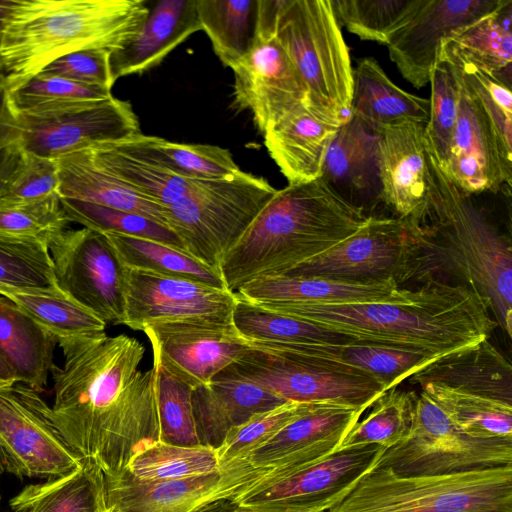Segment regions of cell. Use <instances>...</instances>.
Wrapping results in <instances>:
<instances>
[{
  "instance_id": "obj_8",
  "label": "cell",
  "mask_w": 512,
  "mask_h": 512,
  "mask_svg": "<svg viewBox=\"0 0 512 512\" xmlns=\"http://www.w3.org/2000/svg\"><path fill=\"white\" fill-rule=\"evenodd\" d=\"M276 191L265 178L242 170L222 179H192L187 192L165 207L167 225L187 253L219 271L225 253Z\"/></svg>"
},
{
  "instance_id": "obj_55",
  "label": "cell",
  "mask_w": 512,
  "mask_h": 512,
  "mask_svg": "<svg viewBox=\"0 0 512 512\" xmlns=\"http://www.w3.org/2000/svg\"><path fill=\"white\" fill-rule=\"evenodd\" d=\"M24 152L14 141L0 142V193L9 184L18 170Z\"/></svg>"
},
{
  "instance_id": "obj_58",
  "label": "cell",
  "mask_w": 512,
  "mask_h": 512,
  "mask_svg": "<svg viewBox=\"0 0 512 512\" xmlns=\"http://www.w3.org/2000/svg\"><path fill=\"white\" fill-rule=\"evenodd\" d=\"M10 4V0H0V37H1V29H2V20L8 9ZM2 71L1 59H0V75Z\"/></svg>"
},
{
  "instance_id": "obj_53",
  "label": "cell",
  "mask_w": 512,
  "mask_h": 512,
  "mask_svg": "<svg viewBox=\"0 0 512 512\" xmlns=\"http://www.w3.org/2000/svg\"><path fill=\"white\" fill-rule=\"evenodd\" d=\"M57 195L59 177L56 160L24 152L18 170L0 193V208L22 206Z\"/></svg>"
},
{
  "instance_id": "obj_42",
  "label": "cell",
  "mask_w": 512,
  "mask_h": 512,
  "mask_svg": "<svg viewBox=\"0 0 512 512\" xmlns=\"http://www.w3.org/2000/svg\"><path fill=\"white\" fill-rule=\"evenodd\" d=\"M420 386L466 434L478 438L512 437V405L435 383Z\"/></svg>"
},
{
  "instance_id": "obj_48",
  "label": "cell",
  "mask_w": 512,
  "mask_h": 512,
  "mask_svg": "<svg viewBox=\"0 0 512 512\" xmlns=\"http://www.w3.org/2000/svg\"><path fill=\"white\" fill-rule=\"evenodd\" d=\"M0 285L63 293L57 285L48 244L0 234Z\"/></svg>"
},
{
  "instance_id": "obj_31",
  "label": "cell",
  "mask_w": 512,
  "mask_h": 512,
  "mask_svg": "<svg viewBox=\"0 0 512 512\" xmlns=\"http://www.w3.org/2000/svg\"><path fill=\"white\" fill-rule=\"evenodd\" d=\"M429 100L398 87L374 58H364L353 68L350 117L379 133L385 126L414 121L427 123Z\"/></svg>"
},
{
  "instance_id": "obj_25",
  "label": "cell",
  "mask_w": 512,
  "mask_h": 512,
  "mask_svg": "<svg viewBox=\"0 0 512 512\" xmlns=\"http://www.w3.org/2000/svg\"><path fill=\"white\" fill-rule=\"evenodd\" d=\"M338 128L302 102L266 128L264 145L288 185L307 183L321 177Z\"/></svg>"
},
{
  "instance_id": "obj_10",
  "label": "cell",
  "mask_w": 512,
  "mask_h": 512,
  "mask_svg": "<svg viewBox=\"0 0 512 512\" xmlns=\"http://www.w3.org/2000/svg\"><path fill=\"white\" fill-rule=\"evenodd\" d=\"M424 237L410 219L371 215L350 237L282 276L346 281L425 280Z\"/></svg>"
},
{
  "instance_id": "obj_61",
  "label": "cell",
  "mask_w": 512,
  "mask_h": 512,
  "mask_svg": "<svg viewBox=\"0 0 512 512\" xmlns=\"http://www.w3.org/2000/svg\"><path fill=\"white\" fill-rule=\"evenodd\" d=\"M3 95H4V88H3V86L0 84V105H1V103H2Z\"/></svg>"
},
{
  "instance_id": "obj_33",
  "label": "cell",
  "mask_w": 512,
  "mask_h": 512,
  "mask_svg": "<svg viewBox=\"0 0 512 512\" xmlns=\"http://www.w3.org/2000/svg\"><path fill=\"white\" fill-rule=\"evenodd\" d=\"M55 337L9 299L0 296V355L16 382L44 390L53 363Z\"/></svg>"
},
{
  "instance_id": "obj_2",
  "label": "cell",
  "mask_w": 512,
  "mask_h": 512,
  "mask_svg": "<svg viewBox=\"0 0 512 512\" xmlns=\"http://www.w3.org/2000/svg\"><path fill=\"white\" fill-rule=\"evenodd\" d=\"M257 305L358 341L440 357L488 339L497 326L479 293L436 279L390 301Z\"/></svg>"
},
{
  "instance_id": "obj_56",
  "label": "cell",
  "mask_w": 512,
  "mask_h": 512,
  "mask_svg": "<svg viewBox=\"0 0 512 512\" xmlns=\"http://www.w3.org/2000/svg\"><path fill=\"white\" fill-rule=\"evenodd\" d=\"M235 507L230 499H223L206 505L198 512H231Z\"/></svg>"
},
{
  "instance_id": "obj_32",
  "label": "cell",
  "mask_w": 512,
  "mask_h": 512,
  "mask_svg": "<svg viewBox=\"0 0 512 512\" xmlns=\"http://www.w3.org/2000/svg\"><path fill=\"white\" fill-rule=\"evenodd\" d=\"M55 160L61 198L137 213L168 226L163 206L137 194L97 166L88 148Z\"/></svg>"
},
{
  "instance_id": "obj_17",
  "label": "cell",
  "mask_w": 512,
  "mask_h": 512,
  "mask_svg": "<svg viewBox=\"0 0 512 512\" xmlns=\"http://www.w3.org/2000/svg\"><path fill=\"white\" fill-rule=\"evenodd\" d=\"M123 325L143 331L157 323L233 324L237 295L199 282L125 267Z\"/></svg>"
},
{
  "instance_id": "obj_7",
  "label": "cell",
  "mask_w": 512,
  "mask_h": 512,
  "mask_svg": "<svg viewBox=\"0 0 512 512\" xmlns=\"http://www.w3.org/2000/svg\"><path fill=\"white\" fill-rule=\"evenodd\" d=\"M327 512H512V465L413 477L374 467Z\"/></svg>"
},
{
  "instance_id": "obj_3",
  "label": "cell",
  "mask_w": 512,
  "mask_h": 512,
  "mask_svg": "<svg viewBox=\"0 0 512 512\" xmlns=\"http://www.w3.org/2000/svg\"><path fill=\"white\" fill-rule=\"evenodd\" d=\"M319 178L277 190L219 271L233 293L262 278L278 277L353 235L368 219Z\"/></svg>"
},
{
  "instance_id": "obj_60",
  "label": "cell",
  "mask_w": 512,
  "mask_h": 512,
  "mask_svg": "<svg viewBox=\"0 0 512 512\" xmlns=\"http://www.w3.org/2000/svg\"><path fill=\"white\" fill-rule=\"evenodd\" d=\"M4 472H6V469H5V461H4V458H3L2 452H1V450H0V475H2Z\"/></svg>"
},
{
  "instance_id": "obj_27",
  "label": "cell",
  "mask_w": 512,
  "mask_h": 512,
  "mask_svg": "<svg viewBox=\"0 0 512 512\" xmlns=\"http://www.w3.org/2000/svg\"><path fill=\"white\" fill-rule=\"evenodd\" d=\"M285 402L261 386L222 370L192 393L200 444L217 449L232 428Z\"/></svg>"
},
{
  "instance_id": "obj_36",
  "label": "cell",
  "mask_w": 512,
  "mask_h": 512,
  "mask_svg": "<svg viewBox=\"0 0 512 512\" xmlns=\"http://www.w3.org/2000/svg\"><path fill=\"white\" fill-rule=\"evenodd\" d=\"M112 97L110 89L40 72L4 89V106L11 115L39 116L83 108Z\"/></svg>"
},
{
  "instance_id": "obj_6",
  "label": "cell",
  "mask_w": 512,
  "mask_h": 512,
  "mask_svg": "<svg viewBox=\"0 0 512 512\" xmlns=\"http://www.w3.org/2000/svg\"><path fill=\"white\" fill-rule=\"evenodd\" d=\"M256 23L285 50L306 89V105L340 126L350 118L353 68L331 0H257Z\"/></svg>"
},
{
  "instance_id": "obj_12",
  "label": "cell",
  "mask_w": 512,
  "mask_h": 512,
  "mask_svg": "<svg viewBox=\"0 0 512 512\" xmlns=\"http://www.w3.org/2000/svg\"><path fill=\"white\" fill-rule=\"evenodd\" d=\"M0 450L6 472L19 479L62 476L82 461L57 429L40 392L18 382L0 384Z\"/></svg>"
},
{
  "instance_id": "obj_35",
  "label": "cell",
  "mask_w": 512,
  "mask_h": 512,
  "mask_svg": "<svg viewBox=\"0 0 512 512\" xmlns=\"http://www.w3.org/2000/svg\"><path fill=\"white\" fill-rule=\"evenodd\" d=\"M103 474L88 460L74 471L26 485L10 499L13 512H103Z\"/></svg>"
},
{
  "instance_id": "obj_54",
  "label": "cell",
  "mask_w": 512,
  "mask_h": 512,
  "mask_svg": "<svg viewBox=\"0 0 512 512\" xmlns=\"http://www.w3.org/2000/svg\"><path fill=\"white\" fill-rule=\"evenodd\" d=\"M107 49H86L62 56L48 64L41 73L77 83L110 89L114 85Z\"/></svg>"
},
{
  "instance_id": "obj_16",
  "label": "cell",
  "mask_w": 512,
  "mask_h": 512,
  "mask_svg": "<svg viewBox=\"0 0 512 512\" xmlns=\"http://www.w3.org/2000/svg\"><path fill=\"white\" fill-rule=\"evenodd\" d=\"M258 475L246 462L200 476L141 480L127 470L103 476V512H198L206 505L232 500Z\"/></svg>"
},
{
  "instance_id": "obj_47",
  "label": "cell",
  "mask_w": 512,
  "mask_h": 512,
  "mask_svg": "<svg viewBox=\"0 0 512 512\" xmlns=\"http://www.w3.org/2000/svg\"><path fill=\"white\" fill-rule=\"evenodd\" d=\"M423 0H331L338 24L362 40L388 45Z\"/></svg>"
},
{
  "instance_id": "obj_46",
  "label": "cell",
  "mask_w": 512,
  "mask_h": 512,
  "mask_svg": "<svg viewBox=\"0 0 512 512\" xmlns=\"http://www.w3.org/2000/svg\"><path fill=\"white\" fill-rule=\"evenodd\" d=\"M429 83L431 98L429 120L426 123L427 144L436 163L445 171L457 119L459 79L456 67L442 45Z\"/></svg>"
},
{
  "instance_id": "obj_40",
  "label": "cell",
  "mask_w": 512,
  "mask_h": 512,
  "mask_svg": "<svg viewBox=\"0 0 512 512\" xmlns=\"http://www.w3.org/2000/svg\"><path fill=\"white\" fill-rule=\"evenodd\" d=\"M3 296L51 333L56 341L105 331L106 323L64 293L0 285Z\"/></svg>"
},
{
  "instance_id": "obj_59",
  "label": "cell",
  "mask_w": 512,
  "mask_h": 512,
  "mask_svg": "<svg viewBox=\"0 0 512 512\" xmlns=\"http://www.w3.org/2000/svg\"><path fill=\"white\" fill-rule=\"evenodd\" d=\"M231 512H277V511H264V510H251V509H244L240 507H235Z\"/></svg>"
},
{
  "instance_id": "obj_5",
  "label": "cell",
  "mask_w": 512,
  "mask_h": 512,
  "mask_svg": "<svg viewBox=\"0 0 512 512\" xmlns=\"http://www.w3.org/2000/svg\"><path fill=\"white\" fill-rule=\"evenodd\" d=\"M148 13L144 0H10L2 20L0 84L13 88L76 51L119 50L137 36Z\"/></svg>"
},
{
  "instance_id": "obj_1",
  "label": "cell",
  "mask_w": 512,
  "mask_h": 512,
  "mask_svg": "<svg viewBox=\"0 0 512 512\" xmlns=\"http://www.w3.org/2000/svg\"><path fill=\"white\" fill-rule=\"evenodd\" d=\"M63 365L52 367V419L71 449L103 476L160 440L154 368L141 370L144 346L105 331L57 340Z\"/></svg>"
},
{
  "instance_id": "obj_44",
  "label": "cell",
  "mask_w": 512,
  "mask_h": 512,
  "mask_svg": "<svg viewBox=\"0 0 512 512\" xmlns=\"http://www.w3.org/2000/svg\"><path fill=\"white\" fill-rule=\"evenodd\" d=\"M418 394L393 387L370 406L368 415L348 432L339 448L377 444L388 449L411 432Z\"/></svg>"
},
{
  "instance_id": "obj_24",
  "label": "cell",
  "mask_w": 512,
  "mask_h": 512,
  "mask_svg": "<svg viewBox=\"0 0 512 512\" xmlns=\"http://www.w3.org/2000/svg\"><path fill=\"white\" fill-rule=\"evenodd\" d=\"M426 150V123L404 121L379 132L381 200L395 217L410 218L425 200Z\"/></svg>"
},
{
  "instance_id": "obj_38",
  "label": "cell",
  "mask_w": 512,
  "mask_h": 512,
  "mask_svg": "<svg viewBox=\"0 0 512 512\" xmlns=\"http://www.w3.org/2000/svg\"><path fill=\"white\" fill-rule=\"evenodd\" d=\"M124 267L187 279L227 289L221 273L187 252L163 243L117 233H103Z\"/></svg>"
},
{
  "instance_id": "obj_50",
  "label": "cell",
  "mask_w": 512,
  "mask_h": 512,
  "mask_svg": "<svg viewBox=\"0 0 512 512\" xmlns=\"http://www.w3.org/2000/svg\"><path fill=\"white\" fill-rule=\"evenodd\" d=\"M160 440L179 446L200 444L192 407L194 388L153 361Z\"/></svg>"
},
{
  "instance_id": "obj_9",
  "label": "cell",
  "mask_w": 512,
  "mask_h": 512,
  "mask_svg": "<svg viewBox=\"0 0 512 512\" xmlns=\"http://www.w3.org/2000/svg\"><path fill=\"white\" fill-rule=\"evenodd\" d=\"M508 465H512V437L466 434L421 389L411 432L386 449L375 467L413 477L479 472Z\"/></svg>"
},
{
  "instance_id": "obj_43",
  "label": "cell",
  "mask_w": 512,
  "mask_h": 512,
  "mask_svg": "<svg viewBox=\"0 0 512 512\" xmlns=\"http://www.w3.org/2000/svg\"><path fill=\"white\" fill-rule=\"evenodd\" d=\"M232 322L243 338L254 342L341 343L355 340L313 323L277 313L244 300L238 295Z\"/></svg>"
},
{
  "instance_id": "obj_51",
  "label": "cell",
  "mask_w": 512,
  "mask_h": 512,
  "mask_svg": "<svg viewBox=\"0 0 512 512\" xmlns=\"http://www.w3.org/2000/svg\"><path fill=\"white\" fill-rule=\"evenodd\" d=\"M313 404L287 401L273 409L257 413L243 424L232 428L216 449L219 469L235 462H243L250 453L308 412Z\"/></svg>"
},
{
  "instance_id": "obj_28",
  "label": "cell",
  "mask_w": 512,
  "mask_h": 512,
  "mask_svg": "<svg viewBox=\"0 0 512 512\" xmlns=\"http://www.w3.org/2000/svg\"><path fill=\"white\" fill-rule=\"evenodd\" d=\"M201 31L196 0H160L149 8L137 36L123 48L112 52L111 75L142 74L159 65L166 56L192 34Z\"/></svg>"
},
{
  "instance_id": "obj_52",
  "label": "cell",
  "mask_w": 512,
  "mask_h": 512,
  "mask_svg": "<svg viewBox=\"0 0 512 512\" xmlns=\"http://www.w3.org/2000/svg\"><path fill=\"white\" fill-rule=\"evenodd\" d=\"M60 195L22 206L0 208V234L47 244L67 229Z\"/></svg>"
},
{
  "instance_id": "obj_29",
  "label": "cell",
  "mask_w": 512,
  "mask_h": 512,
  "mask_svg": "<svg viewBox=\"0 0 512 512\" xmlns=\"http://www.w3.org/2000/svg\"><path fill=\"white\" fill-rule=\"evenodd\" d=\"M412 384L435 383L512 405V367L488 341L436 359L408 378Z\"/></svg>"
},
{
  "instance_id": "obj_37",
  "label": "cell",
  "mask_w": 512,
  "mask_h": 512,
  "mask_svg": "<svg viewBox=\"0 0 512 512\" xmlns=\"http://www.w3.org/2000/svg\"><path fill=\"white\" fill-rule=\"evenodd\" d=\"M125 140L150 160L187 179H222L241 170L230 151L219 146L178 143L141 132Z\"/></svg>"
},
{
  "instance_id": "obj_23",
  "label": "cell",
  "mask_w": 512,
  "mask_h": 512,
  "mask_svg": "<svg viewBox=\"0 0 512 512\" xmlns=\"http://www.w3.org/2000/svg\"><path fill=\"white\" fill-rule=\"evenodd\" d=\"M253 347L338 373L380 383L385 390L434 362L440 356L421 350L358 340L348 342L275 343L249 341Z\"/></svg>"
},
{
  "instance_id": "obj_41",
  "label": "cell",
  "mask_w": 512,
  "mask_h": 512,
  "mask_svg": "<svg viewBox=\"0 0 512 512\" xmlns=\"http://www.w3.org/2000/svg\"><path fill=\"white\" fill-rule=\"evenodd\" d=\"M512 0L497 11L448 40L456 52L511 87Z\"/></svg>"
},
{
  "instance_id": "obj_22",
  "label": "cell",
  "mask_w": 512,
  "mask_h": 512,
  "mask_svg": "<svg viewBox=\"0 0 512 512\" xmlns=\"http://www.w3.org/2000/svg\"><path fill=\"white\" fill-rule=\"evenodd\" d=\"M153 361L196 389L208 384L249 348L233 324L157 323L146 327Z\"/></svg>"
},
{
  "instance_id": "obj_30",
  "label": "cell",
  "mask_w": 512,
  "mask_h": 512,
  "mask_svg": "<svg viewBox=\"0 0 512 512\" xmlns=\"http://www.w3.org/2000/svg\"><path fill=\"white\" fill-rule=\"evenodd\" d=\"M410 290L394 281H346L278 276L254 280L235 292L254 304L286 302L354 303L402 298Z\"/></svg>"
},
{
  "instance_id": "obj_45",
  "label": "cell",
  "mask_w": 512,
  "mask_h": 512,
  "mask_svg": "<svg viewBox=\"0 0 512 512\" xmlns=\"http://www.w3.org/2000/svg\"><path fill=\"white\" fill-rule=\"evenodd\" d=\"M126 470L141 480H175L215 472L219 462L212 447L179 446L158 440L140 448Z\"/></svg>"
},
{
  "instance_id": "obj_4",
  "label": "cell",
  "mask_w": 512,
  "mask_h": 512,
  "mask_svg": "<svg viewBox=\"0 0 512 512\" xmlns=\"http://www.w3.org/2000/svg\"><path fill=\"white\" fill-rule=\"evenodd\" d=\"M426 196L410 218L419 227L431 274L462 279L487 302L496 323L511 337L512 249L469 195L438 166L427 144Z\"/></svg>"
},
{
  "instance_id": "obj_39",
  "label": "cell",
  "mask_w": 512,
  "mask_h": 512,
  "mask_svg": "<svg viewBox=\"0 0 512 512\" xmlns=\"http://www.w3.org/2000/svg\"><path fill=\"white\" fill-rule=\"evenodd\" d=\"M196 12L214 53L232 69L252 43L257 0H196Z\"/></svg>"
},
{
  "instance_id": "obj_20",
  "label": "cell",
  "mask_w": 512,
  "mask_h": 512,
  "mask_svg": "<svg viewBox=\"0 0 512 512\" xmlns=\"http://www.w3.org/2000/svg\"><path fill=\"white\" fill-rule=\"evenodd\" d=\"M234 104L248 110L260 133L299 103L306 89L289 56L272 32L255 22L247 53L232 68Z\"/></svg>"
},
{
  "instance_id": "obj_15",
  "label": "cell",
  "mask_w": 512,
  "mask_h": 512,
  "mask_svg": "<svg viewBox=\"0 0 512 512\" xmlns=\"http://www.w3.org/2000/svg\"><path fill=\"white\" fill-rule=\"evenodd\" d=\"M224 371L284 401L333 403L364 411L386 391L372 379L334 372L251 345Z\"/></svg>"
},
{
  "instance_id": "obj_49",
  "label": "cell",
  "mask_w": 512,
  "mask_h": 512,
  "mask_svg": "<svg viewBox=\"0 0 512 512\" xmlns=\"http://www.w3.org/2000/svg\"><path fill=\"white\" fill-rule=\"evenodd\" d=\"M60 199L69 222L100 233H117L154 240L187 252L172 229L143 215L79 200Z\"/></svg>"
},
{
  "instance_id": "obj_19",
  "label": "cell",
  "mask_w": 512,
  "mask_h": 512,
  "mask_svg": "<svg viewBox=\"0 0 512 512\" xmlns=\"http://www.w3.org/2000/svg\"><path fill=\"white\" fill-rule=\"evenodd\" d=\"M364 410L333 403H314L243 462L258 476L242 490L273 481L317 462L339 449Z\"/></svg>"
},
{
  "instance_id": "obj_21",
  "label": "cell",
  "mask_w": 512,
  "mask_h": 512,
  "mask_svg": "<svg viewBox=\"0 0 512 512\" xmlns=\"http://www.w3.org/2000/svg\"><path fill=\"white\" fill-rule=\"evenodd\" d=\"M506 0H423L390 39V59L416 88L429 83L441 45L488 17Z\"/></svg>"
},
{
  "instance_id": "obj_14",
  "label": "cell",
  "mask_w": 512,
  "mask_h": 512,
  "mask_svg": "<svg viewBox=\"0 0 512 512\" xmlns=\"http://www.w3.org/2000/svg\"><path fill=\"white\" fill-rule=\"evenodd\" d=\"M48 248L61 292L106 324L123 325L125 267L105 234L66 229Z\"/></svg>"
},
{
  "instance_id": "obj_34",
  "label": "cell",
  "mask_w": 512,
  "mask_h": 512,
  "mask_svg": "<svg viewBox=\"0 0 512 512\" xmlns=\"http://www.w3.org/2000/svg\"><path fill=\"white\" fill-rule=\"evenodd\" d=\"M87 148L97 166L164 208L181 198L192 183V179L181 177L150 160L125 139Z\"/></svg>"
},
{
  "instance_id": "obj_57",
  "label": "cell",
  "mask_w": 512,
  "mask_h": 512,
  "mask_svg": "<svg viewBox=\"0 0 512 512\" xmlns=\"http://www.w3.org/2000/svg\"><path fill=\"white\" fill-rule=\"evenodd\" d=\"M14 382H16L14 373L0 355V384H11Z\"/></svg>"
},
{
  "instance_id": "obj_18",
  "label": "cell",
  "mask_w": 512,
  "mask_h": 512,
  "mask_svg": "<svg viewBox=\"0 0 512 512\" xmlns=\"http://www.w3.org/2000/svg\"><path fill=\"white\" fill-rule=\"evenodd\" d=\"M453 63L459 79L458 112L450 157L443 172L469 195L510 188L512 148L503 142L491 117Z\"/></svg>"
},
{
  "instance_id": "obj_13",
  "label": "cell",
  "mask_w": 512,
  "mask_h": 512,
  "mask_svg": "<svg viewBox=\"0 0 512 512\" xmlns=\"http://www.w3.org/2000/svg\"><path fill=\"white\" fill-rule=\"evenodd\" d=\"M386 449L377 444L339 448L283 477L242 490L240 508L277 512H327L372 470Z\"/></svg>"
},
{
  "instance_id": "obj_11",
  "label": "cell",
  "mask_w": 512,
  "mask_h": 512,
  "mask_svg": "<svg viewBox=\"0 0 512 512\" xmlns=\"http://www.w3.org/2000/svg\"><path fill=\"white\" fill-rule=\"evenodd\" d=\"M140 132L130 102L115 97L79 109L39 116L9 114L4 96L0 106V137L16 142L23 152L42 158L57 159Z\"/></svg>"
},
{
  "instance_id": "obj_26",
  "label": "cell",
  "mask_w": 512,
  "mask_h": 512,
  "mask_svg": "<svg viewBox=\"0 0 512 512\" xmlns=\"http://www.w3.org/2000/svg\"><path fill=\"white\" fill-rule=\"evenodd\" d=\"M379 133L350 117L339 126L328 148L321 179L336 194L366 214L381 200Z\"/></svg>"
}]
</instances>
